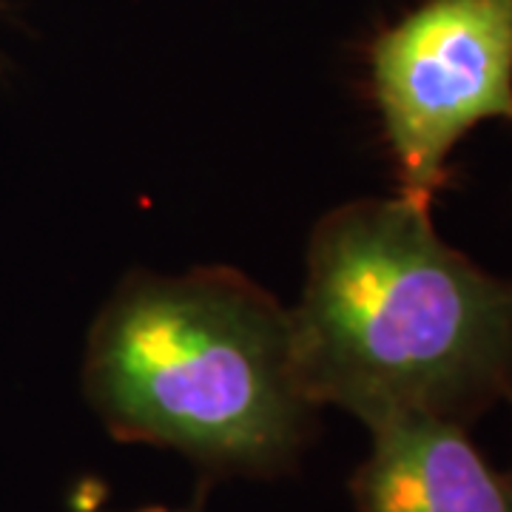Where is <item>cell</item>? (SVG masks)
<instances>
[{"label":"cell","mask_w":512,"mask_h":512,"mask_svg":"<svg viewBox=\"0 0 512 512\" xmlns=\"http://www.w3.org/2000/svg\"><path fill=\"white\" fill-rule=\"evenodd\" d=\"M291 311L299 379L316 407L365 427L441 419L470 427L512 399V279L487 274L404 197L328 211L308 242Z\"/></svg>","instance_id":"1"},{"label":"cell","mask_w":512,"mask_h":512,"mask_svg":"<svg viewBox=\"0 0 512 512\" xmlns=\"http://www.w3.org/2000/svg\"><path fill=\"white\" fill-rule=\"evenodd\" d=\"M83 393L114 439L211 481L288 476L316 436L291 311L225 265L131 271L94 319Z\"/></svg>","instance_id":"2"},{"label":"cell","mask_w":512,"mask_h":512,"mask_svg":"<svg viewBox=\"0 0 512 512\" xmlns=\"http://www.w3.org/2000/svg\"><path fill=\"white\" fill-rule=\"evenodd\" d=\"M367 72L399 197L430 211L458 140L512 123V0H424L373 37Z\"/></svg>","instance_id":"3"},{"label":"cell","mask_w":512,"mask_h":512,"mask_svg":"<svg viewBox=\"0 0 512 512\" xmlns=\"http://www.w3.org/2000/svg\"><path fill=\"white\" fill-rule=\"evenodd\" d=\"M370 453L350 476L359 512H512V481L478 453L467 427L390 419L370 427Z\"/></svg>","instance_id":"4"},{"label":"cell","mask_w":512,"mask_h":512,"mask_svg":"<svg viewBox=\"0 0 512 512\" xmlns=\"http://www.w3.org/2000/svg\"><path fill=\"white\" fill-rule=\"evenodd\" d=\"M128 512H185V510H165V507H143V510H128Z\"/></svg>","instance_id":"5"},{"label":"cell","mask_w":512,"mask_h":512,"mask_svg":"<svg viewBox=\"0 0 512 512\" xmlns=\"http://www.w3.org/2000/svg\"><path fill=\"white\" fill-rule=\"evenodd\" d=\"M510 404H512V399H510ZM507 476H510V481H512V470H507Z\"/></svg>","instance_id":"6"}]
</instances>
